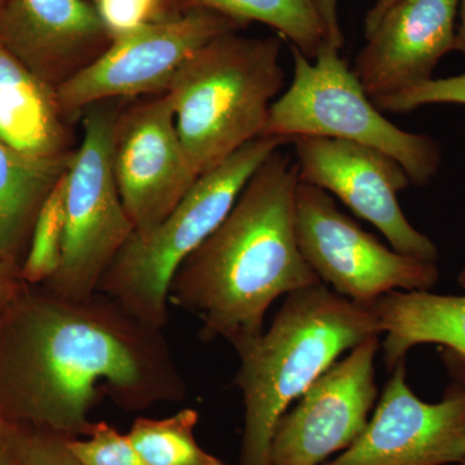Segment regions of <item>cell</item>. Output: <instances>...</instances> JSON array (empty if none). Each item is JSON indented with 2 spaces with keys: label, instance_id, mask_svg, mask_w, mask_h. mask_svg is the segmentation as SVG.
<instances>
[{
  "label": "cell",
  "instance_id": "obj_1",
  "mask_svg": "<svg viewBox=\"0 0 465 465\" xmlns=\"http://www.w3.org/2000/svg\"><path fill=\"white\" fill-rule=\"evenodd\" d=\"M0 323V407L35 430L79 439L101 400L127 411L188 394L163 330L96 292L11 299Z\"/></svg>",
  "mask_w": 465,
  "mask_h": 465
},
{
  "label": "cell",
  "instance_id": "obj_12",
  "mask_svg": "<svg viewBox=\"0 0 465 465\" xmlns=\"http://www.w3.org/2000/svg\"><path fill=\"white\" fill-rule=\"evenodd\" d=\"M113 171L134 232L163 222L197 182L167 94L119 112Z\"/></svg>",
  "mask_w": 465,
  "mask_h": 465
},
{
  "label": "cell",
  "instance_id": "obj_18",
  "mask_svg": "<svg viewBox=\"0 0 465 465\" xmlns=\"http://www.w3.org/2000/svg\"><path fill=\"white\" fill-rule=\"evenodd\" d=\"M74 152L38 157L0 140V262H9L27 229L33 231L42 204L66 173Z\"/></svg>",
  "mask_w": 465,
  "mask_h": 465
},
{
  "label": "cell",
  "instance_id": "obj_22",
  "mask_svg": "<svg viewBox=\"0 0 465 465\" xmlns=\"http://www.w3.org/2000/svg\"><path fill=\"white\" fill-rule=\"evenodd\" d=\"M69 448L84 465H148L127 434L106 421L92 424L84 439H69Z\"/></svg>",
  "mask_w": 465,
  "mask_h": 465
},
{
  "label": "cell",
  "instance_id": "obj_32",
  "mask_svg": "<svg viewBox=\"0 0 465 465\" xmlns=\"http://www.w3.org/2000/svg\"><path fill=\"white\" fill-rule=\"evenodd\" d=\"M5 290H8V289H3V290H0V299H2L3 292H5Z\"/></svg>",
  "mask_w": 465,
  "mask_h": 465
},
{
  "label": "cell",
  "instance_id": "obj_25",
  "mask_svg": "<svg viewBox=\"0 0 465 465\" xmlns=\"http://www.w3.org/2000/svg\"><path fill=\"white\" fill-rule=\"evenodd\" d=\"M15 454L20 465H84L69 448V437L35 430L14 436Z\"/></svg>",
  "mask_w": 465,
  "mask_h": 465
},
{
  "label": "cell",
  "instance_id": "obj_31",
  "mask_svg": "<svg viewBox=\"0 0 465 465\" xmlns=\"http://www.w3.org/2000/svg\"><path fill=\"white\" fill-rule=\"evenodd\" d=\"M458 282L465 290V268L461 271V273L459 274Z\"/></svg>",
  "mask_w": 465,
  "mask_h": 465
},
{
  "label": "cell",
  "instance_id": "obj_28",
  "mask_svg": "<svg viewBox=\"0 0 465 465\" xmlns=\"http://www.w3.org/2000/svg\"><path fill=\"white\" fill-rule=\"evenodd\" d=\"M459 15H460V23L457 29V48L455 51L460 52L465 56V0H459Z\"/></svg>",
  "mask_w": 465,
  "mask_h": 465
},
{
  "label": "cell",
  "instance_id": "obj_15",
  "mask_svg": "<svg viewBox=\"0 0 465 465\" xmlns=\"http://www.w3.org/2000/svg\"><path fill=\"white\" fill-rule=\"evenodd\" d=\"M112 42L88 0L0 3V45L56 90L94 63Z\"/></svg>",
  "mask_w": 465,
  "mask_h": 465
},
{
  "label": "cell",
  "instance_id": "obj_27",
  "mask_svg": "<svg viewBox=\"0 0 465 465\" xmlns=\"http://www.w3.org/2000/svg\"><path fill=\"white\" fill-rule=\"evenodd\" d=\"M397 2H400V0H378V2L375 3L374 7L370 9L365 20L366 39L374 33L376 26L381 23L385 12H387L391 5H396Z\"/></svg>",
  "mask_w": 465,
  "mask_h": 465
},
{
  "label": "cell",
  "instance_id": "obj_7",
  "mask_svg": "<svg viewBox=\"0 0 465 465\" xmlns=\"http://www.w3.org/2000/svg\"><path fill=\"white\" fill-rule=\"evenodd\" d=\"M84 137L65 180V243L48 290L63 298H91L134 229L113 171V142L119 110L105 103L84 112Z\"/></svg>",
  "mask_w": 465,
  "mask_h": 465
},
{
  "label": "cell",
  "instance_id": "obj_11",
  "mask_svg": "<svg viewBox=\"0 0 465 465\" xmlns=\"http://www.w3.org/2000/svg\"><path fill=\"white\" fill-rule=\"evenodd\" d=\"M379 348V336L358 344L308 388L298 405L284 412L272 440V465H322L356 442L378 399Z\"/></svg>",
  "mask_w": 465,
  "mask_h": 465
},
{
  "label": "cell",
  "instance_id": "obj_13",
  "mask_svg": "<svg viewBox=\"0 0 465 465\" xmlns=\"http://www.w3.org/2000/svg\"><path fill=\"white\" fill-rule=\"evenodd\" d=\"M464 455L465 385L454 381L440 402H424L407 384L401 362L362 434L322 465H445L461 463Z\"/></svg>",
  "mask_w": 465,
  "mask_h": 465
},
{
  "label": "cell",
  "instance_id": "obj_17",
  "mask_svg": "<svg viewBox=\"0 0 465 465\" xmlns=\"http://www.w3.org/2000/svg\"><path fill=\"white\" fill-rule=\"evenodd\" d=\"M65 119L56 88L0 45V140L38 157L70 154L75 149Z\"/></svg>",
  "mask_w": 465,
  "mask_h": 465
},
{
  "label": "cell",
  "instance_id": "obj_34",
  "mask_svg": "<svg viewBox=\"0 0 465 465\" xmlns=\"http://www.w3.org/2000/svg\"><path fill=\"white\" fill-rule=\"evenodd\" d=\"M0 3H2V0H0Z\"/></svg>",
  "mask_w": 465,
  "mask_h": 465
},
{
  "label": "cell",
  "instance_id": "obj_14",
  "mask_svg": "<svg viewBox=\"0 0 465 465\" xmlns=\"http://www.w3.org/2000/svg\"><path fill=\"white\" fill-rule=\"evenodd\" d=\"M459 0H400L357 54L353 73L370 99L432 79L440 58L457 48Z\"/></svg>",
  "mask_w": 465,
  "mask_h": 465
},
{
  "label": "cell",
  "instance_id": "obj_20",
  "mask_svg": "<svg viewBox=\"0 0 465 465\" xmlns=\"http://www.w3.org/2000/svg\"><path fill=\"white\" fill-rule=\"evenodd\" d=\"M200 414L183 409L164 419L139 418L128 439L148 465H225L195 440Z\"/></svg>",
  "mask_w": 465,
  "mask_h": 465
},
{
  "label": "cell",
  "instance_id": "obj_23",
  "mask_svg": "<svg viewBox=\"0 0 465 465\" xmlns=\"http://www.w3.org/2000/svg\"><path fill=\"white\" fill-rule=\"evenodd\" d=\"M381 112L406 114L412 110L432 104H459L465 105V74L451 78L430 79L406 90L376 97L371 100Z\"/></svg>",
  "mask_w": 465,
  "mask_h": 465
},
{
  "label": "cell",
  "instance_id": "obj_30",
  "mask_svg": "<svg viewBox=\"0 0 465 465\" xmlns=\"http://www.w3.org/2000/svg\"><path fill=\"white\" fill-rule=\"evenodd\" d=\"M0 465H20L18 464V460L16 458V454L12 455V457H5L3 452H0Z\"/></svg>",
  "mask_w": 465,
  "mask_h": 465
},
{
  "label": "cell",
  "instance_id": "obj_4",
  "mask_svg": "<svg viewBox=\"0 0 465 465\" xmlns=\"http://www.w3.org/2000/svg\"><path fill=\"white\" fill-rule=\"evenodd\" d=\"M280 36H217L180 67L166 91L180 139L198 176L262 137L282 90Z\"/></svg>",
  "mask_w": 465,
  "mask_h": 465
},
{
  "label": "cell",
  "instance_id": "obj_19",
  "mask_svg": "<svg viewBox=\"0 0 465 465\" xmlns=\"http://www.w3.org/2000/svg\"><path fill=\"white\" fill-rule=\"evenodd\" d=\"M186 8L217 12L242 25L262 23L292 42L308 60L316 58L327 39L314 0H183Z\"/></svg>",
  "mask_w": 465,
  "mask_h": 465
},
{
  "label": "cell",
  "instance_id": "obj_26",
  "mask_svg": "<svg viewBox=\"0 0 465 465\" xmlns=\"http://www.w3.org/2000/svg\"><path fill=\"white\" fill-rule=\"evenodd\" d=\"M318 14L322 18L326 27L327 39L332 47L341 50L344 45L341 23H339L338 5L339 0H314Z\"/></svg>",
  "mask_w": 465,
  "mask_h": 465
},
{
  "label": "cell",
  "instance_id": "obj_33",
  "mask_svg": "<svg viewBox=\"0 0 465 465\" xmlns=\"http://www.w3.org/2000/svg\"><path fill=\"white\" fill-rule=\"evenodd\" d=\"M460 465H465V455H464V459H463V460H461Z\"/></svg>",
  "mask_w": 465,
  "mask_h": 465
},
{
  "label": "cell",
  "instance_id": "obj_24",
  "mask_svg": "<svg viewBox=\"0 0 465 465\" xmlns=\"http://www.w3.org/2000/svg\"><path fill=\"white\" fill-rule=\"evenodd\" d=\"M113 41L170 16L166 0H92ZM179 16V15H177Z\"/></svg>",
  "mask_w": 465,
  "mask_h": 465
},
{
  "label": "cell",
  "instance_id": "obj_3",
  "mask_svg": "<svg viewBox=\"0 0 465 465\" xmlns=\"http://www.w3.org/2000/svg\"><path fill=\"white\" fill-rule=\"evenodd\" d=\"M381 333L371 309L326 284L287 295L268 331L235 351L244 406L240 465H272L275 425L291 403L344 351Z\"/></svg>",
  "mask_w": 465,
  "mask_h": 465
},
{
  "label": "cell",
  "instance_id": "obj_21",
  "mask_svg": "<svg viewBox=\"0 0 465 465\" xmlns=\"http://www.w3.org/2000/svg\"><path fill=\"white\" fill-rule=\"evenodd\" d=\"M65 180L66 173L45 198L34 223L29 253L21 269V278L27 283L47 282L56 274L63 260L65 243Z\"/></svg>",
  "mask_w": 465,
  "mask_h": 465
},
{
  "label": "cell",
  "instance_id": "obj_8",
  "mask_svg": "<svg viewBox=\"0 0 465 465\" xmlns=\"http://www.w3.org/2000/svg\"><path fill=\"white\" fill-rule=\"evenodd\" d=\"M295 232L321 283L351 302L367 304L391 291H430L439 281L436 262L388 249L344 215L329 193L300 182Z\"/></svg>",
  "mask_w": 465,
  "mask_h": 465
},
{
  "label": "cell",
  "instance_id": "obj_10",
  "mask_svg": "<svg viewBox=\"0 0 465 465\" xmlns=\"http://www.w3.org/2000/svg\"><path fill=\"white\" fill-rule=\"evenodd\" d=\"M290 143L300 183L335 194L354 215L378 228L397 252L437 262L436 244L401 210L397 195L411 182L399 162L369 146L330 137L296 136Z\"/></svg>",
  "mask_w": 465,
  "mask_h": 465
},
{
  "label": "cell",
  "instance_id": "obj_9",
  "mask_svg": "<svg viewBox=\"0 0 465 465\" xmlns=\"http://www.w3.org/2000/svg\"><path fill=\"white\" fill-rule=\"evenodd\" d=\"M242 24L208 9H186L179 16L149 24L116 38L94 63L56 90L66 119L94 104L166 94L180 67L204 45Z\"/></svg>",
  "mask_w": 465,
  "mask_h": 465
},
{
  "label": "cell",
  "instance_id": "obj_6",
  "mask_svg": "<svg viewBox=\"0 0 465 465\" xmlns=\"http://www.w3.org/2000/svg\"><path fill=\"white\" fill-rule=\"evenodd\" d=\"M293 79L275 100L262 136H320L345 140L390 155L410 182L425 186L439 173L440 145L388 121L363 91L341 50L326 43L312 64L291 45Z\"/></svg>",
  "mask_w": 465,
  "mask_h": 465
},
{
  "label": "cell",
  "instance_id": "obj_2",
  "mask_svg": "<svg viewBox=\"0 0 465 465\" xmlns=\"http://www.w3.org/2000/svg\"><path fill=\"white\" fill-rule=\"evenodd\" d=\"M298 183L296 161L275 150L177 269L168 302L198 317L202 341L222 339L238 351L264 332L275 300L321 284L296 241Z\"/></svg>",
  "mask_w": 465,
  "mask_h": 465
},
{
  "label": "cell",
  "instance_id": "obj_29",
  "mask_svg": "<svg viewBox=\"0 0 465 465\" xmlns=\"http://www.w3.org/2000/svg\"><path fill=\"white\" fill-rule=\"evenodd\" d=\"M9 272H11L9 262H0V290L8 289V284L11 282Z\"/></svg>",
  "mask_w": 465,
  "mask_h": 465
},
{
  "label": "cell",
  "instance_id": "obj_5",
  "mask_svg": "<svg viewBox=\"0 0 465 465\" xmlns=\"http://www.w3.org/2000/svg\"><path fill=\"white\" fill-rule=\"evenodd\" d=\"M289 143L282 137H258L201 174L163 222L152 231L131 234L101 278L97 292L116 300L148 326L166 329L168 290L177 269L224 222L256 170Z\"/></svg>",
  "mask_w": 465,
  "mask_h": 465
},
{
  "label": "cell",
  "instance_id": "obj_16",
  "mask_svg": "<svg viewBox=\"0 0 465 465\" xmlns=\"http://www.w3.org/2000/svg\"><path fill=\"white\" fill-rule=\"evenodd\" d=\"M387 333L384 362L391 371L420 344L445 348L443 361L454 381L465 385V295H436L430 291H391L367 302Z\"/></svg>",
  "mask_w": 465,
  "mask_h": 465
}]
</instances>
